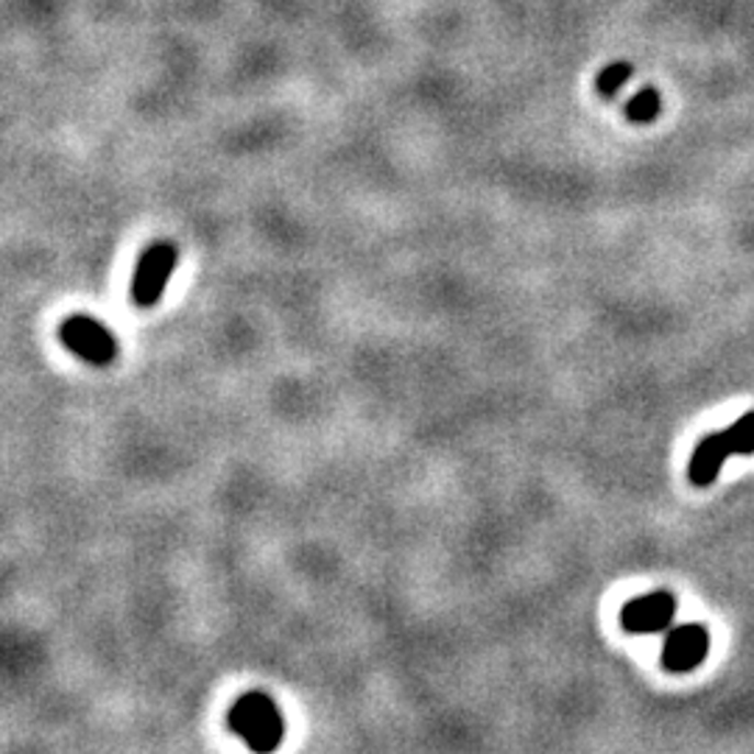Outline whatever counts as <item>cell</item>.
<instances>
[{
	"label": "cell",
	"mask_w": 754,
	"mask_h": 754,
	"mask_svg": "<svg viewBox=\"0 0 754 754\" xmlns=\"http://www.w3.org/2000/svg\"><path fill=\"white\" fill-rule=\"evenodd\" d=\"M629 79H632V65H626V61H615V65H609V68H604L601 74H598V79H595V87H598V92H601V95L612 99L615 92H618Z\"/></svg>",
	"instance_id": "cell-8"
},
{
	"label": "cell",
	"mask_w": 754,
	"mask_h": 754,
	"mask_svg": "<svg viewBox=\"0 0 754 754\" xmlns=\"http://www.w3.org/2000/svg\"><path fill=\"white\" fill-rule=\"evenodd\" d=\"M177 260L179 251L171 240H154L151 246H146V251L137 260L135 277H132L130 285L132 305L140 307V311L160 305L173 269H177Z\"/></svg>",
	"instance_id": "cell-4"
},
{
	"label": "cell",
	"mask_w": 754,
	"mask_h": 754,
	"mask_svg": "<svg viewBox=\"0 0 754 754\" xmlns=\"http://www.w3.org/2000/svg\"><path fill=\"white\" fill-rule=\"evenodd\" d=\"M754 453V412L743 414L738 423L721 434H712L701 439L699 448L694 450V459L687 466V479L694 486L716 484L721 466L727 464L730 455H752Z\"/></svg>",
	"instance_id": "cell-2"
},
{
	"label": "cell",
	"mask_w": 754,
	"mask_h": 754,
	"mask_svg": "<svg viewBox=\"0 0 754 754\" xmlns=\"http://www.w3.org/2000/svg\"><path fill=\"white\" fill-rule=\"evenodd\" d=\"M660 106H663L660 92H656L654 87H645V90H640L638 95L626 104V115L634 123H651L660 115Z\"/></svg>",
	"instance_id": "cell-7"
},
{
	"label": "cell",
	"mask_w": 754,
	"mask_h": 754,
	"mask_svg": "<svg viewBox=\"0 0 754 754\" xmlns=\"http://www.w3.org/2000/svg\"><path fill=\"white\" fill-rule=\"evenodd\" d=\"M56 333H59L61 347L85 363H90V367H110V363L117 361L121 344H117L115 333L106 325H101L95 316L74 313L68 319H61Z\"/></svg>",
	"instance_id": "cell-3"
},
{
	"label": "cell",
	"mask_w": 754,
	"mask_h": 754,
	"mask_svg": "<svg viewBox=\"0 0 754 754\" xmlns=\"http://www.w3.org/2000/svg\"><path fill=\"white\" fill-rule=\"evenodd\" d=\"M710 651V634L705 626L685 623L671 629L663 645V668L671 674H687L699 668Z\"/></svg>",
	"instance_id": "cell-6"
},
{
	"label": "cell",
	"mask_w": 754,
	"mask_h": 754,
	"mask_svg": "<svg viewBox=\"0 0 754 754\" xmlns=\"http://www.w3.org/2000/svg\"><path fill=\"white\" fill-rule=\"evenodd\" d=\"M676 598L671 593H649L620 609V626L629 634H656L674 623Z\"/></svg>",
	"instance_id": "cell-5"
},
{
	"label": "cell",
	"mask_w": 754,
	"mask_h": 754,
	"mask_svg": "<svg viewBox=\"0 0 754 754\" xmlns=\"http://www.w3.org/2000/svg\"><path fill=\"white\" fill-rule=\"evenodd\" d=\"M227 727L255 754H274L280 749L282 735H285L280 707L263 690H249V694L240 696L229 707Z\"/></svg>",
	"instance_id": "cell-1"
}]
</instances>
